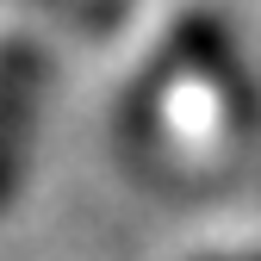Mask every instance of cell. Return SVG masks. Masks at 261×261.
Instances as JSON below:
<instances>
[{
  "instance_id": "1",
  "label": "cell",
  "mask_w": 261,
  "mask_h": 261,
  "mask_svg": "<svg viewBox=\"0 0 261 261\" xmlns=\"http://www.w3.org/2000/svg\"><path fill=\"white\" fill-rule=\"evenodd\" d=\"M243 124H249V100L230 69L224 31L212 19H180L130 87L124 143L149 155H205L224 130Z\"/></svg>"
},
{
  "instance_id": "3",
  "label": "cell",
  "mask_w": 261,
  "mask_h": 261,
  "mask_svg": "<svg viewBox=\"0 0 261 261\" xmlns=\"http://www.w3.org/2000/svg\"><path fill=\"white\" fill-rule=\"evenodd\" d=\"M205 261H261V255H205Z\"/></svg>"
},
{
  "instance_id": "2",
  "label": "cell",
  "mask_w": 261,
  "mask_h": 261,
  "mask_svg": "<svg viewBox=\"0 0 261 261\" xmlns=\"http://www.w3.org/2000/svg\"><path fill=\"white\" fill-rule=\"evenodd\" d=\"M38 81H44L38 44H31L25 31H0V212L13 205V187H19V168H25Z\"/></svg>"
}]
</instances>
